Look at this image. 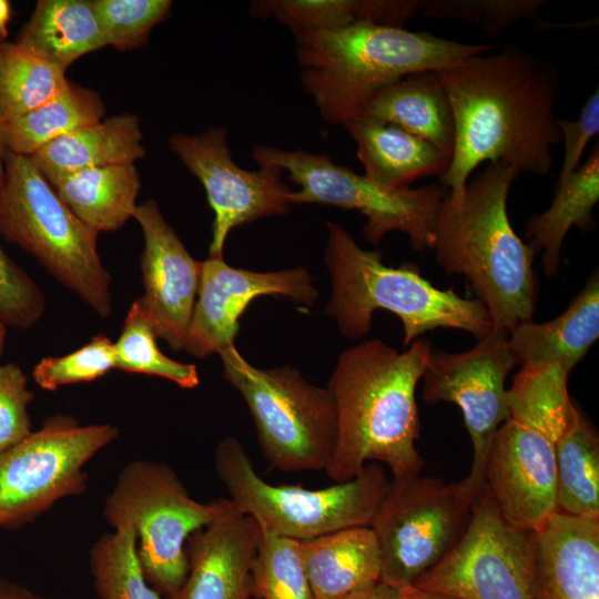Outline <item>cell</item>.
<instances>
[{
	"instance_id": "obj_1",
	"label": "cell",
	"mask_w": 599,
	"mask_h": 599,
	"mask_svg": "<svg viewBox=\"0 0 599 599\" xmlns=\"http://www.w3.org/2000/svg\"><path fill=\"white\" fill-rule=\"evenodd\" d=\"M448 95L455 143L439 182L457 201L474 170L500 162L518 173L546 175L561 133L554 112L558 79L541 58L505 47L437 71Z\"/></svg>"
},
{
	"instance_id": "obj_2",
	"label": "cell",
	"mask_w": 599,
	"mask_h": 599,
	"mask_svg": "<svg viewBox=\"0 0 599 599\" xmlns=\"http://www.w3.org/2000/svg\"><path fill=\"white\" fill-rule=\"evenodd\" d=\"M432 344L417 338L404 352L379 339L345 349L328 382L337 414V443L325 473L336 483L356 477L366 461L384 463L394 479L419 475L415 441L420 420L415 390Z\"/></svg>"
},
{
	"instance_id": "obj_3",
	"label": "cell",
	"mask_w": 599,
	"mask_h": 599,
	"mask_svg": "<svg viewBox=\"0 0 599 599\" xmlns=\"http://www.w3.org/2000/svg\"><path fill=\"white\" fill-rule=\"evenodd\" d=\"M518 172L488 163L457 201L445 200L432 250L447 274L464 275L486 307L493 328L508 333L536 307L535 253L514 231L507 199Z\"/></svg>"
},
{
	"instance_id": "obj_4",
	"label": "cell",
	"mask_w": 599,
	"mask_h": 599,
	"mask_svg": "<svg viewBox=\"0 0 599 599\" xmlns=\"http://www.w3.org/2000/svg\"><path fill=\"white\" fill-rule=\"evenodd\" d=\"M296 39L300 79L322 119L343 125L384 87L420 71H439L496 44H467L425 31L356 23Z\"/></svg>"
},
{
	"instance_id": "obj_5",
	"label": "cell",
	"mask_w": 599,
	"mask_h": 599,
	"mask_svg": "<svg viewBox=\"0 0 599 599\" xmlns=\"http://www.w3.org/2000/svg\"><path fill=\"white\" fill-rule=\"evenodd\" d=\"M326 225L325 265L332 295L325 313L336 321L344 337L364 336L376 309L392 312L402 321L405 346L439 327L468 332L477 341L493 329L480 301L435 287L415 264L387 266L380 251L362 248L338 223L328 221Z\"/></svg>"
},
{
	"instance_id": "obj_6",
	"label": "cell",
	"mask_w": 599,
	"mask_h": 599,
	"mask_svg": "<svg viewBox=\"0 0 599 599\" xmlns=\"http://www.w3.org/2000/svg\"><path fill=\"white\" fill-rule=\"evenodd\" d=\"M0 236L33 256L100 317L112 314L111 276L98 252L99 232L58 196L28 155L4 152Z\"/></svg>"
},
{
	"instance_id": "obj_7",
	"label": "cell",
	"mask_w": 599,
	"mask_h": 599,
	"mask_svg": "<svg viewBox=\"0 0 599 599\" xmlns=\"http://www.w3.org/2000/svg\"><path fill=\"white\" fill-rule=\"evenodd\" d=\"M236 509L226 498L200 502L170 465L136 459L120 470L102 514L113 529H134L146 581L170 599L187 576V538Z\"/></svg>"
},
{
	"instance_id": "obj_8",
	"label": "cell",
	"mask_w": 599,
	"mask_h": 599,
	"mask_svg": "<svg viewBox=\"0 0 599 599\" xmlns=\"http://www.w3.org/2000/svg\"><path fill=\"white\" fill-rule=\"evenodd\" d=\"M214 464L230 499L263 532L297 541L369 527L390 485L379 463L366 464L353 479L322 489L271 485L256 474L247 451L234 437L219 443Z\"/></svg>"
},
{
	"instance_id": "obj_9",
	"label": "cell",
	"mask_w": 599,
	"mask_h": 599,
	"mask_svg": "<svg viewBox=\"0 0 599 599\" xmlns=\"http://www.w3.org/2000/svg\"><path fill=\"white\" fill-rule=\"evenodd\" d=\"M219 355L225 380L238 390L251 413L270 466L284 473L325 471L337 443V414L329 389L311 384L288 365L257 368L235 345Z\"/></svg>"
},
{
	"instance_id": "obj_10",
	"label": "cell",
	"mask_w": 599,
	"mask_h": 599,
	"mask_svg": "<svg viewBox=\"0 0 599 599\" xmlns=\"http://www.w3.org/2000/svg\"><path fill=\"white\" fill-rule=\"evenodd\" d=\"M484 483L470 475L393 479L370 521L380 558L379 581L410 587L463 539Z\"/></svg>"
},
{
	"instance_id": "obj_11",
	"label": "cell",
	"mask_w": 599,
	"mask_h": 599,
	"mask_svg": "<svg viewBox=\"0 0 599 599\" xmlns=\"http://www.w3.org/2000/svg\"><path fill=\"white\" fill-rule=\"evenodd\" d=\"M260 167L276 166L300 186L290 204L317 203L359 211L367 220L364 238L377 245L389 232L405 233L416 251L433 248L439 214L448 190L441 184L397 190L384 189L365 175L334 163L326 154L256 145Z\"/></svg>"
},
{
	"instance_id": "obj_12",
	"label": "cell",
	"mask_w": 599,
	"mask_h": 599,
	"mask_svg": "<svg viewBox=\"0 0 599 599\" xmlns=\"http://www.w3.org/2000/svg\"><path fill=\"white\" fill-rule=\"evenodd\" d=\"M506 402L509 417L490 439L483 478L501 516L536 532L557 512L555 447L579 409Z\"/></svg>"
},
{
	"instance_id": "obj_13",
	"label": "cell",
	"mask_w": 599,
	"mask_h": 599,
	"mask_svg": "<svg viewBox=\"0 0 599 599\" xmlns=\"http://www.w3.org/2000/svg\"><path fill=\"white\" fill-rule=\"evenodd\" d=\"M112 424L81 425L54 414L40 429L0 453V527L33 521L63 498L88 488L87 463L118 438Z\"/></svg>"
},
{
	"instance_id": "obj_14",
	"label": "cell",
	"mask_w": 599,
	"mask_h": 599,
	"mask_svg": "<svg viewBox=\"0 0 599 599\" xmlns=\"http://www.w3.org/2000/svg\"><path fill=\"white\" fill-rule=\"evenodd\" d=\"M535 538L501 516L484 483L463 539L414 587L461 599H532Z\"/></svg>"
},
{
	"instance_id": "obj_15",
	"label": "cell",
	"mask_w": 599,
	"mask_h": 599,
	"mask_svg": "<svg viewBox=\"0 0 599 599\" xmlns=\"http://www.w3.org/2000/svg\"><path fill=\"white\" fill-rule=\"evenodd\" d=\"M508 336L493 328L466 352L432 349L423 374L424 402H449L460 408L474 451L469 475L479 483L490 439L509 417L505 382L517 361Z\"/></svg>"
},
{
	"instance_id": "obj_16",
	"label": "cell",
	"mask_w": 599,
	"mask_h": 599,
	"mask_svg": "<svg viewBox=\"0 0 599 599\" xmlns=\"http://www.w3.org/2000/svg\"><path fill=\"white\" fill-rule=\"evenodd\" d=\"M169 148L203 185L214 212L210 256H223L234 227L256 220L285 215L293 191L276 166L247 171L240 167L227 145V130L211 126L202 133H174Z\"/></svg>"
},
{
	"instance_id": "obj_17",
	"label": "cell",
	"mask_w": 599,
	"mask_h": 599,
	"mask_svg": "<svg viewBox=\"0 0 599 599\" xmlns=\"http://www.w3.org/2000/svg\"><path fill=\"white\" fill-rule=\"evenodd\" d=\"M262 295L287 297L307 308L318 300L313 277L304 267L254 272L233 267L223 256H209L202 261L197 296L183 349L205 358L234 345L240 317L248 304Z\"/></svg>"
},
{
	"instance_id": "obj_18",
	"label": "cell",
	"mask_w": 599,
	"mask_h": 599,
	"mask_svg": "<svg viewBox=\"0 0 599 599\" xmlns=\"http://www.w3.org/2000/svg\"><path fill=\"white\" fill-rule=\"evenodd\" d=\"M133 219L144 240L140 257L144 292L136 301L156 336L179 352L196 301L202 262L190 255L154 200L138 205Z\"/></svg>"
},
{
	"instance_id": "obj_19",
	"label": "cell",
	"mask_w": 599,
	"mask_h": 599,
	"mask_svg": "<svg viewBox=\"0 0 599 599\" xmlns=\"http://www.w3.org/2000/svg\"><path fill=\"white\" fill-rule=\"evenodd\" d=\"M261 537L258 524L240 509L193 532L185 549L187 576L170 599H251Z\"/></svg>"
},
{
	"instance_id": "obj_20",
	"label": "cell",
	"mask_w": 599,
	"mask_h": 599,
	"mask_svg": "<svg viewBox=\"0 0 599 599\" xmlns=\"http://www.w3.org/2000/svg\"><path fill=\"white\" fill-rule=\"evenodd\" d=\"M532 599H599V519L557 511L536 531Z\"/></svg>"
},
{
	"instance_id": "obj_21",
	"label": "cell",
	"mask_w": 599,
	"mask_h": 599,
	"mask_svg": "<svg viewBox=\"0 0 599 599\" xmlns=\"http://www.w3.org/2000/svg\"><path fill=\"white\" fill-rule=\"evenodd\" d=\"M599 337V274L591 273L585 286L556 318L525 322L508 336L521 366L557 364L570 374Z\"/></svg>"
},
{
	"instance_id": "obj_22",
	"label": "cell",
	"mask_w": 599,
	"mask_h": 599,
	"mask_svg": "<svg viewBox=\"0 0 599 599\" xmlns=\"http://www.w3.org/2000/svg\"><path fill=\"white\" fill-rule=\"evenodd\" d=\"M342 126L356 143L364 175L384 189L409 187L415 180L440 177L449 169L450 156L390 123L361 114Z\"/></svg>"
},
{
	"instance_id": "obj_23",
	"label": "cell",
	"mask_w": 599,
	"mask_h": 599,
	"mask_svg": "<svg viewBox=\"0 0 599 599\" xmlns=\"http://www.w3.org/2000/svg\"><path fill=\"white\" fill-rule=\"evenodd\" d=\"M136 115L102 119L62 135L29 155L53 185L77 172L120 164H134L145 155Z\"/></svg>"
},
{
	"instance_id": "obj_24",
	"label": "cell",
	"mask_w": 599,
	"mask_h": 599,
	"mask_svg": "<svg viewBox=\"0 0 599 599\" xmlns=\"http://www.w3.org/2000/svg\"><path fill=\"white\" fill-rule=\"evenodd\" d=\"M361 114L396 125L453 155L454 115L437 71L410 73L384 87Z\"/></svg>"
},
{
	"instance_id": "obj_25",
	"label": "cell",
	"mask_w": 599,
	"mask_h": 599,
	"mask_svg": "<svg viewBox=\"0 0 599 599\" xmlns=\"http://www.w3.org/2000/svg\"><path fill=\"white\" fill-rule=\"evenodd\" d=\"M314 599H338L380 579V558L369 527H353L300 541Z\"/></svg>"
},
{
	"instance_id": "obj_26",
	"label": "cell",
	"mask_w": 599,
	"mask_h": 599,
	"mask_svg": "<svg viewBox=\"0 0 599 599\" xmlns=\"http://www.w3.org/2000/svg\"><path fill=\"white\" fill-rule=\"evenodd\" d=\"M599 201V144L596 142L586 162L557 183L550 206L534 214L525 227L528 246L538 254L546 276L559 271L561 247L571 227L588 232L595 227L592 212Z\"/></svg>"
},
{
	"instance_id": "obj_27",
	"label": "cell",
	"mask_w": 599,
	"mask_h": 599,
	"mask_svg": "<svg viewBox=\"0 0 599 599\" xmlns=\"http://www.w3.org/2000/svg\"><path fill=\"white\" fill-rule=\"evenodd\" d=\"M422 10V0H260L252 1L255 18L273 16L294 35L372 23L403 28Z\"/></svg>"
},
{
	"instance_id": "obj_28",
	"label": "cell",
	"mask_w": 599,
	"mask_h": 599,
	"mask_svg": "<svg viewBox=\"0 0 599 599\" xmlns=\"http://www.w3.org/2000/svg\"><path fill=\"white\" fill-rule=\"evenodd\" d=\"M14 42L65 71L82 55L106 47L89 0L38 1Z\"/></svg>"
},
{
	"instance_id": "obj_29",
	"label": "cell",
	"mask_w": 599,
	"mask_h": 599,
	"mask_svg": "<svg viewBox=\"0 0 599 599\" xmlns=\"http://www.w3.org/2000/svg\"><path fill=\"white\" fill-rule=\"evenodd\" d=\"M60 200L97 232L120 230L133 217L141 187L134 164L87 169L51 185Z\"/></svg>"
},
{
	"instance_id": "obj_30",
	"label": "cell",
	"mask_w": 599,
	"mask_h": 599,
	"mask_svg": "<svg viewBox=\"0 0 599 599\" xmlns=\"http://www.w3.org/2000/svg\"><path fill=\"white\" fill-rule=\"evenodd\" d=\"M557 511L599 519V437L579 412L556 443Z\"/></svg>"
},
{
	"instance_id": "obj_31",
	"label": "cell",
	"mask_w": 599,
	"mask_h": 599,
	"mask_svg": "<svg viewBox=\"0 0 599 599\" xmlns=\"http://www.w3.org/2000/svg\"><path fill=\"white\" fill-rule=\"evenodd\" d=\"M101 95L71 81L53 99L27 114L3 124L6 150L31 155L47 143L103 119Z\"/></svg>"
},
{
	"instance_id": "obj_32",
	"label": "cell",
	"mask_w": 599,
	"mask_h": 599,
	"mask_svg": "<svg viewBox=\"0 0 599 599\" xmlns=\"http://www.w3.org/2000/svg\"><path fill=\"white\" fill-rule=\"evenodd\" d=\"M65 70L17 44L0 41V121L9 123L57 97Z\"/></svg>"
},
{
	"instance_id": "obj_33",
	"label": "cell",
	"mask_w": 599,
	"mask_h": 599,
	"mask_svg": "<svg viewBox=\"0 0 599 599\" xmlns=\"http://www.w3.org/2000/svg\"><path fill=\"white\" fill-rule=\"evenodd\" d=\"M89 566L100 599H162L144 577L131 527L101 535L90 548Z\"/></svg>"
},
{
	"instance_id": "obj_34",
	"label": "cell",
	"mask_w": 599,
	"mask_h": 599,
	"mask_svg": "<svg viewBox=\"0 0 599 599\" xmlns=\"http://www.w3.org/2000/svg\"><path fill=\"white\" fill-rule=\"evenodd\" d=\"M156 338L154 328L135 300L124 318L120 336L114 342L115 369L159 376L185 389L197 387V367L166 356L159 348Z\"/></svg>"
},
{
	"instance_id": "obj_35",
	"label": "cell",
	"mask_w": 599,
	"mask_h": 599,
	"mask_svg": "<svg viewBox=\"0 0 599 599\" xmlns=\"http://www.w3.org/2000/svg\"><path fill=\"white\" fill-rule=\"evenodd\" d=\"M253 599H314L297 540L262 531L252 567Z\"/></svg>"
},
{
	"instance_id": "obj_36",
	"label": "cell",
	"mask_w": 599,
	"mask_h": 599,
	"mask_svg": "<svg viewBox=\"0 0 599 599\" xmlns=\"http://www.w3.org/2000/svg\"><path fill=\"white\" fill-rule=\"evenodd\" d=\"M544 0H423L420 12L436 20H456L476 26L489 38L517 22L536 18Z\"/></svg>"
},
{
	"instance_id": "obj_37",
	"label": "cell",
	"mask_w": 599,
	"mask_h": 599,
	"mask_svg": "<svg viewBox=\"0 0 599 599\" xmlns=\"http://www.w3.org/2000/svg\"><path fill=\"white\" fill-rule=\"evenodd\" d=\"M106 45L125 51L146 43L154 26L170 14V0H92Z\"/></svg>"
},
{
	"instance_id": "obj_38",
	"label": "cell",
	"mask_w": 599,
	"mask_h": 599,
	"mask_svg": "<svg viewBox=\"0 0 599 599\" xmlns=\"http://www.w3.org/2000/svg\"><path fill=\"white\" fill-rule=\"evenodd\" d=\"M113 368L114 342L100 333L70 354L41 358L32 377L39 387L53 392L65 385L93 382Z\"/></svg>"
},
{
	"instance_id": "obj_39",
	"label": "cell",
	"mask_w": 599,
	"mask_h": 599,
	"mask_svg": "<svg viewBox=\"0 0 599 599\" xmlns=\"http://www.w3.org/2000/svg\"><path fill=\"white\" fill-rule=\"evenodd\" d=\"M45 311V296L33 278L3 250L0 242V323L28 329Z\"/></svg>"
},
{
	"instance_id": "obj_40",
	"label": "cell",
	"mask_w": 599,
	"mask_h": 599,
	"mask_svg": "<svg viewBox=\"0 0 599 599\" xmlns=\"http://www.w3.org/2000/svg\"><path fill=\"white\" fill-rule=\"evenodd\" d=\"M33 397L21 367L14 363L0 364V453L33 432L28 413Z\"/></svg>"
},
{
	"instance_id": "obj_41",
	"label": "cell",
	"mask_w": 599,
	"mask_h": 599,
	"mask_svg": "<svg viewBox=\"0 0 599 599\" xmlns=\"http://www.w3.org/2000/svg\"><path fill=\"white\" fill-rule=\"evenodd\" d=\"M564 141V159L558 181L575 172L581 164V158L588 143L599 132V90L598 87L581 108L578 119L573 121L557 120Z\"/></svg>"
},
{
	"instance_id": "obj_42",
	"label": "cell",
	"mask_w": 599,
	"mask_h": 599,
	"mask_svg": "<svg viewBox=\"0 0 599 599\" xmlns=\"http://www.w3.org/2000/svg\"><path fill=\"white\" fill-rule=\"evenodd\" d=\"M338 599H403L399 589L378 581Z\"/></svg>"
},
{
	"instance_id": "obj_43",
	"label": "cell",
	"mask_w": 599,
	"mask_h": 599,
	"mask_svg": "<svg viewBox=\"0 0 599 599\" xmlns=\"http://www.w3.org/2000/svg\"><path fill=\"white\" fill-rule=\"evenodd\" d=\"M0 599H44V598L19 583H16L6 579H0Z\"/></svg>"
},
{
	"instance_id": "obj_44",
	"label": "cell",
	"mask_w": 599,
	"mask_h": 599,
	"mask_svg": "<svg viewBox=\"0 0 599 599\" xmlns=\"http://www.w3.org/2000/svg\"><path fill=\"white\" fill-rule=\"evenodd\" d=\"M403 599H461L455 596L427 591L410 586L399 589Z\"/></svg>"
},
{
	"instance_id": "obj_45",
	"label": "cell",
	"mask_w": 599,
	"mask_h": 599,
	"mask_svg": "<svg viewBox=\"0 0 599 599\" xmlns=\"http://www.w3.org/2000/svg\"><path fill=\"white\" fill-rule=\"evenodd\" d=\"M11 3L8 0H0V40L6 41L8 37V23L11 19Z\"/></svg>"
},
{
	"instance_id": "obj_46",
	"label": "cell",
	"mask_w": 599,
	"mask_h": 599,
	"mask_svg": "<svg viewBox=\"0 0 599 599\" xmlns=\"http://www.w3.org/2000/svg\"><path fill=\"white\" fill-rule=\"evenodd\" d=\"M2 128H3V125H2V123L0 121V184H1V181H2V177H3V173H4L3 158H4V152H6V148L3 145V140H2Z\"/></svg>"
},
{
	"instance_id": "obj_47",
	"label": "cell",
	"mask_w": 599,
	"mask_h": 599,
	"mask_svg": "<svg viewBox=\"0 0 599 599\" xmlns=\"http://www.w3.org/2000/svg\"><path fill=\"white\" fill-rule=\"evenodd\" d=\"M6 341H7V326L0 323V356L4 352Z\"/></svg>"
}]
</instances>
